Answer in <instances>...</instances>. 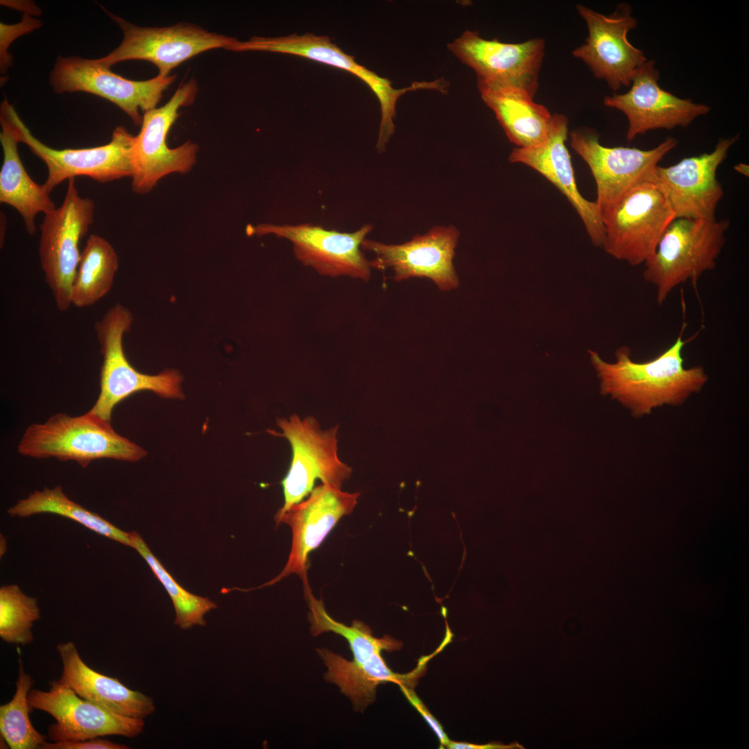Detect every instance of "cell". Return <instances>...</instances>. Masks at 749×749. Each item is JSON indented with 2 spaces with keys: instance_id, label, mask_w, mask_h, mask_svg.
I'll use <instances>...</instances> for the list:
<instances>
[{
  "instance_id": "1",
  "label": "cell",
  "mask_w": 749,
  "mask_h": 749,
  "mask_svg": "<svg viewBox=\"0 0 749 749\" xmlns=\"http://www.w3.org/2000/svg\"><path fill=\"white\" fill-rule=\"evenodd\" d=\"M685 328L684 325L669 347L648 361H633L626 346L617 350L613 363L589 350L590 361L600 380L601 393L619 401L635 417H642L664 404H682L691 394L699 392L708 377L702 366H684Z\"/></svg>"
},
{
  "instance_id": "2",
  "label": "cell",
  "mask_w": 749,
  "mask_h": 749,
  "mask_svg": "<svg viewBox=\"0 0 749 749\" xmlns=\"http://www.w3.org/2000/svg\"><path fill=\"white\" fill-rule=\"evenodd\" d=\"M304 591L309 608L308 619L311 634L318 636L332 632L344 637L349 644L353 655L352 661L325 648L316 650L327 667L325 680L336 684L351 699L356 709L362 710L374 701L377 687L381 683L390 682L413 687L425 669L424 658L411 673L393 672L387 666L381 652L400 649V641L388 635L374 637L370 628L361 621L354 620L347 626L334 620L326 612L322 600L315 598L310 586L304 587Z\"/></svg>"
},
{
  "instance_id": "3",
  "label": "cell",
  "mask_w": 749,
  "mask_h": 749,
  "mask_svg": "<svg viewBox=\"0 0 749 749\" xmlns=\"http://www.w3.org/2000/svg\"><path fill=\"white\" fill-rule=\"evenodd\" d=\"M17 451L35 458L74 460L83 467L96 459L135 462L147 454L144 449L118 434L110 421L89 411L75 417L56 413L44 423L32 424L25 430Z\"/></svg>"
},
{
  "instance_id": "4",
  "label": "cell",
  "mask_w": 749,
  "mask_h": 749,
  "mask_svg": "<svg viewBox=\"0 0 749 749\" xmlns=\"http://www.w3.org/2000/svg\"><path fill=\"white\" fill-rule=\"evenodd\" d=\"M730 221L674 218L651 257L644 264L643 278L653 286L659 304L679 285H696L714 269L725 243Z\"/></svg>"
},
{
  "instance_id": "5",
  "label": "cell",
  "mask_w": 749,
  "mask_h": 749,
  "mask_svg": "<svg viewBox=\"0 0 749 749\" xmlns=\"http://www.w3.org/2000/svg\"><path fill=\"white\" fill-rule=\"evenodd\" d=\"M132 320L130 311L117 304L107 309L94 325L103 363L100 393L89 412L110 422L117 404L137 392L150 390L164 398L183 397L178 372L165 370L155 375L146 374L137 370L127 359L122 340Z\"/></svg>"
},
{
  "instance_id": "6",
  "label": "cell",
  "mask_w": 749,
  "mask_h": 749,
  "mask_svg": "<svg viewBox=\"0 0 749 749\" xmlns=\"http://www.w3.org/2000/svg\"><path fill=\"white\" fill-rule=\"evenodd\" d=\"M277 424L282 433L269 432L286 438L292 451L289 469L281 482L284 503L275 515H279L310 494L317 479L341 488L352 468L338 456V426L322 430L313 417L301 419L297 415L277 418Z\"/></svg>"
},
{
  "instance_id": "7",
  "label": "cell",
  "mask_w": 749,
  "mask_h": 749,
  "mask_svg": "<svg viewBox=\"0 0 749 749\" xmlns=\"http://www.w3.org/2000/svg\"><path fill=\"white\" fill-rule=\"evenodd\" d=\"M94 214V202L80 196L72 178L68 180L62 205L45 214L40 226L41 267L60 311H66L72 304V286L81 254L78 244L87 234Z\"/></svg>"
},
{
  "instance_id": "8",
  "label": "cell",
  "mask_w": 749,
  "mask_h": 749,
  "mask_svg": "<svg viewBox=\"0 0 749 749\" xmlns=\"http://www.w3.org/2000/svg\"><path fill=\"white\" fill-rule=\"evenodd\" d=\"M569 136L571 148L587 164L594 179L595 202L602 217L632 189L652 182L659 162L678 144L669 137L649 150L608 147L599 142L595 131L585 128L571 131Z\"/></svg>"
},
{
  "instance_id": "9",
  "label": "cell",
  "mask_w": 749,
  "mask_h": 749,
  "mask_svg": "<svg viewBox=\"0 0 749 749\" xmlns=\"http://www.w3.org/2000/svg\"><path fill=\"white\" fill-rule=\"evenodd\" d=\"M197 93L196 81L191 79L181 84L165 105L144 112L132 153V189L135 193H149L163 177L173 173H185L195 164L196 144L187 141L171 148L166 137L180 116V107L191 105Z\"/></svg>"
},
{
  "instance_id": "10",
  "label": "cell",
  "mask_w": 749,
  "mask_h": 749,
  "mask_svg": "<svg viewBox=\"0 0 749 749\" xmlns=\"http://www.w3.org/2000/svg\"><path fill=\"white\" fill-rule=\"evenodd\" d=\"M675 214L652 182L629 191L602 217L605 237L601 248L630 266L644 264L654 253Z\"/></svg>"
},
{
  "instance_id": "11",
  "label": "cell",
  "mask_w": 749,
  "mask_h": 749,
  "mask_svg": "<svg viewBox=\"0 0 749 749\" xmlns=\"http://www.w3.org/2000/svg\"><path fill=\"white\" fill-rule=\"evenodd\" d=\"M1 106L14 126L19 142L26 144L45 163L48 175L44 185L49 193L62 181L76 176H88L99 182L132 177L135 136L124 127L117 126L105 145L58 150L36 139L6 100Z\"/></svg>"
},
{
  "instance_id": "12",
  "label": "cell",
  "mask_w": 749,
  "mask_h": 749,
  "mask_svg": "<svg viewBox=\"0 0 749 749\" xmlns=\"http://www.w3.org/2000/svg\"><path fill=\"white\" fill-rule=\"evenodd\" d=\"M372 227L371 224H365L355 232H341L311 223H261L248 225L246 232L249 236L273 234L289 240L297 260L320 275L347 276L368 282L372 268L361 248Z\"/></svg>"
},
{
  "instance_id": "13",
  "label": "cell",
  "mask_w": 749,
  "mask_h": 749,
  "mask_svg": "<svg viewBox=\"0 0 749 749\" xmlns=\"http://www.w3.org/2000/svg\"><path fill=\"white\" fill-rule=\"evenodd\" d=\"M109 15L122 29L123 39L114 51L97 59L107 67L125 60H143L153 63L158 75L169 76L173 68L187 60L210 49H226L236 40L195 24L140 27L113 14Z\"/></svg>"
},
{
  "instance_id": "14",
  "label": "cell",
  "mask_w": 749,
  "mask_h": 749,
  "mask_svg": "<svg viewBox=\"0 0 749 749\" xmlns=\"http://www.w3.org/2000/svg\"><path fill=\"white\" fill-rule=\"evenodd\" d=\"M49 78L55 92H84L99 96L116 104L139 126L143 119L139 110L145 112L155 108L176 76L157 74L149 80H132L113 73L97 59L58 57Z\"/></svg>"
},
{
  "instance_id": "15",
  "label": "cell",
  "mask_w": 749,
  "mask_h": 749,
  "mask_svg": "<svg viewBox=\"0 0 749 749\" xmlns=\"http://www.w3.org/2000/svg\"><path fill=\"white\" fill-rule=\"evenodd\" d=\"M576 8L585 19L588 37L575 49L572 55L582 60L596 78L605 80L614 91L630 85L639 68L648 60L644 53L628 40L630 31L637 26L632 8L618 4L610 15L597 12L583 5Z\"/></svg>"
},
{
  "instance_id": "16",
  "label": "cell",
  "mask_w": 749,
  "mask_h": 749,
  "mask_svg": "<svg viewBox=\"0 0 749 749\" xmlns=\"http://www.w3.org/2000/svg\"><path fill=\"white\" fill-rule=\"evenodd\" d=\"M31 710H40L55 722L47 729L51 742L78 741L104 736L132 738L144 730V719L114 713L79 696L58 680L49 682V689H33L28 696Z\"/></svg>"
},
{
  "instance_id": "17",
  "label": "cell",
  "mask_w": 749,
  "mask_h": 749,
  "mask_svg": "<svg viewBox=\"0 0 749 749\" xmlns=\"http://www.w3.org/2000/svg\"><path fill=\"white\" fill-rule=\"evenodd\" d=\"M738 139V135L721 139L710 153L656 167L652 182L665 197L675 218L716 219V209L724 193L716 172Z\"/></svg>"
},
{
  "instance_id": "18",
  "label": "cell",
  "mask_w": 749,
  "mask_h": 749,
  "mask_svg": "<svg viewBox=\"0 0 749 749\" xmlns=\"http://www.w3.org/2000/svg\"><path fill=\"white\" fill-rule=\"evenodd\" d=\"M447 47L474 70L477 81L515 87L534 97L544 55L542 39L504 43L483 39L478 31L467 30Z\"/></svg>"
},
{
  "instance_id": "19",
  "label": "cell",
  "mask_w": 749,
  "mask_h": 749,
  "mask_svg": "<svg viewBox=\"0 0 749 749\" xmlns=\"http://www.w3.org/2000/svg\"><path fill=\"white\" fill-rule=\"evenodd\" d=\"M459 236V230L454 225H436L402 244H386L365 239L361 248L375 255L370 261L371 268L391 269L397 282L425 277L440 290L449 291L459 284L453 264Z\"/></svg>"
},
{
  "instance_id": "20",
  "label": "cell",
  "mask_w": 749,
  "mask_h": 749,
  "mask_svg": "<svg viewBox=\"0 0 749 749\" xmlns=\"http://www.w3.org/2000/svg\"><path fill=\"white\" fill-rule=\"evenodd\" d=\"M360 494L343 492L341 488L322 483L313 489L307 499L293 505L283 514L275 515L277 526L283 523L291 529V551L282 571L256 588L272 585L291 574L299 576L304 586L309 585V554L320 546L341 518L353 511Z\"/></svg>"
},
{
  "instance_id": "21",
  "label": "cell",
  "mask_w": 749,
  "mask_h": 749,
  "mask_svg": "<svg viewBox=\"0 0 749 749\" xmlns=\"http://www.w3.org/2000/svg\"><path fill=\"white\" fill-rule=\"evenodd\" d=\"M659 78L654 60H647L637 70L628 92L613 94L603 99L606 107L620 110L627 117L628 141L649 130L687 127L711 110L707 105L679 98L662 89Z\"/></svg>"
},
{
  "instance_id": "22",
  "label": "cell",
  "mask_w": 749,
  "mask_h": 749,
  "mask_svg": "<svg viewBox=\"0 0 749 749\" xmlns=\"http://www.w3.org/2000/svg\"><path fill=\"white\" fill-rule=\"evenodd\" d=\"M225 49L234 52L259 51L293 54L352 73L366 83L378 98L381 114L379 130L383 133H391L395 130V106L398 98L407 92L420 88L416 82L403 89L393 88L390 80L357 63L353 56L343 52L326 35L307 33L276 37L254 36L244 42L236 39Z\"/></svg>"
},
{
  "instance_id": "23",
  "label": "cell",
  "mask_w": 749,
  "mask_h": 749,
  "mask_svg": "<svg viewBox=\"0 0 749 749\" xmlns=\"http://www.w3.org/2000/svg\"><path fill=\"white\" fill-rule=\"evenodd\" d=\"M567 134V118L553 114L545 140L536 146L513 149L508 160L531 167L553 184L576 211L593 245L602 247L605 228L601 214L596 202L587 200L578 191L565 145Z\"/></svg>"
},
{
  "instance_id": "24",
  "label": "cell",
  "mask_w": 749,
  "mask_h": 749,
  "mask_svg": "<svg viewBox=\"0 0 749 749\" xmlns=\"http://www.w3.org/2000/svg\"><path fill=\"white\" fill-rule=\"evenodd\" d=\"M62 670L58 680L79 696L114 713L144 719L155 710L153 700L132 690L117 678L100 673L81 658L72 641L57 645Z\"/></svg>"
},
{
  "instance_id": "25",
  "label": "cell",
  "mask_w": 749,
  "mask_h": 749,
  "mask_svg": "<svg viewBox=\"0 0 749 749\" xmlns=\"http://www.w3.org/2000/svg\"><path fill=\"white\" fill-rule=\"evenodd\" d=\"M485 103L494 112L510 141L518 147L538 145L547 137L552 114L526 92L477 81Z\"/></svg>"
},
{
  "instance_id": "26",
  "label": "cell",
  "mask_w": 749,
  "mask_h": 749,
  "mask_svg": "<svg viewBox=\"0 0 749 749\" xmlns=\"http://www.w3.org/2000/svg\"><path fill=\"white\" fill-rule=\"evenodd\" d=\"M0 121V141L3 154L0 171V201L18 211L26 231L33 234L35 232L37 214L40 212L45 214L55 209V206L45 186L35 182L24 169L18 153L19 140L15 128L1 108Z\"/></svg>"
},
{
  "instance_id": "27",
  "label": "cell",
  "mask_w": 749,
  "mask_h": 749,
  "mask_svg": "<svg viewBox=\"0 0 749 749\" xmlns=\"http://www.w3.org/2000/svg\"><path fill=\"white\" fill-rule=\"evenodd\" d=\"M118 267L119 258L112 246L103 237L90 235L74 279L72 304L78 308L90 307L106 295Z\"/></svg>"
},
{
  "instance_id": "28",
  "label": "cell",
  "mask_w": 749,
  "mask_h": 749,
  "mask_svg": "<svg viewBox=\"0 0 749 749\" xmlns=\"http://www.w3.org/2000/svg\"><path fill=\"white\" fill-rule=\"evenodd\" d=\"M44 513L66 517L100 535L124 545H131L129 533L121 531L98 514L87 510L69 499L60 485L53 489L35 490L8 510V513L11 517H24Z\"/></svg>"
},
{
  "instance_id": "29",
  "label": "cell",
  "mask_w": 749,
  "mask_h": 749,
  "mask_svg": "<svg viewBox=\"0 0 749 749\" xmlns=\"http://www.w3.org/2000/svg\"><path fill=\"white\" fill-rule=\"evenodd\" d=\"M16 691L12 699L0 706V734L10 749H42L46 737L33 725L29 714L28 694L34 680L26 672L21 659H18Z\"/></svg>"
},
{
  "instance_id": "30",
  "label": "cell",
  "mask_w": 749,
  "mask_h": 749,
  "mask_svg": "<svg viewBox=\"0 0 749 749\" xmlns=\"http://www.w3.org/2000/svg\"><path fill=\"white\" fill-rule=\"evenodd\" d=\"M129 534L130 546L136 549L146 561L171 597L175 612V624L184 630L195 625L205 626L204 616L216 608V603L207 597L193 594L183 588L153 554L141 535L136 531Z\"/></svg>"
},
{
  "instance_id": "31",
  "label": "cell",
  "mask_w": 749,
  "mask_h": 749,
  "mask_svg": "<svg viewBox=\"0 0 749 749\" xmlns=\"http://www.w3.org/2000/svg\"><path fill=\"white\" fill-rule=\"evenodd\" d=\"M40 617L36 598L26 595L16 585L0 588V637L3 641L22 646L32 643V628Z\"/></svg>"
},
{
  "instance_id": "32",
  "label": "cell",
  "mask_w": 749,
  "mask_h": 749,
  "mask_svg": "<svg viewBox=\"0 0 749 749\" xmlns=\"http://www.w3.org/2000/svg\"><path fill=\"white\" fill-rule=\"evenodd\" d=\"M1 72L5 73L12 64V58L8 53L10 44L17 37L32 31L41 26V22L30 17L28 14L23 16L20 23L7 25L1 23Z\"/></svg>"
},
{
  "instance_id": "33",
  "label": "cell",
  "mask_w": 749,
  "mask_h": 749,
  "mask_svg": "<svg viewBox=\"0 0 749 749\" xmlns=\"http://www.w3.org/2000/svg\"><path fill=\"white\" fill-rule=\"evenodd\" d=\"M399 688L411 705L415 707L436 733L439 740L440 748H447L451 740L448 738L440 722L431 714L427 707L417 696L413 690V687L399 685Z\"/></svg>"
},
{
  "instance_id": "34",
  "label": "cell",
  "mask_w": 749,
  "mask_h": 749,
  "mask_svg": "<svg viewBox=\"0 0 749 749\" xmlns=\"http://www.w3.org/2000/svg\"><path fill=\"white\" fill-rule=\"evenodd\" d=\"M127 746L114 743L102 737L78 741L47 742L42 749H126Z\"/></svg>"
},
{
  "instance_id": "35",
  "label": "cell",
  "mask_w": 749,
  "mask_h": 749,
  "mask_svg": "<svg viewBox=\"0 0 749 749\" xmlns=\"http://www.w3.org/2000/svg\"><path fill=\"white\" fill-rule=\"evenodd\" d=\"M447 748L451 749H524L518 742L506 745L501 742L492 741L485 744H476L467 742L450 741Z\"/></svg>"
},
{
  "instance_id": "36",
  "label": "cell",
  "mask_w": 749,
  "mask_h": 749,
  "mask_svg": "<svg viewBox=\"0 0 749 749\" xmlns=\"http://www.w3.org/2000/svg\"><path fill=\"white\" fill-rule=\"evenodd\" d=\"M734 169L739 173L745 176H748V165L743 163H739L735 165Z\"/></svg>"
}]
</instances>
